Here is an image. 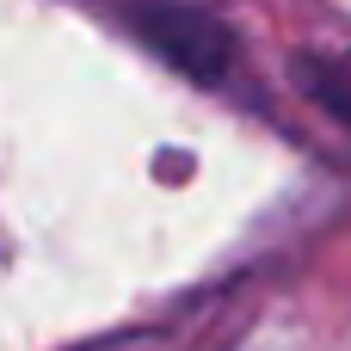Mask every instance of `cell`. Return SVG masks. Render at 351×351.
<instances>
[{"label": "cell", "mask_w": 351, "mask_h": 351, "mask_svg": "<svg viewBox=\"0 0 351 351\" xmlns=\"http://www.w3.org/2000/svg\"><path fill=\"white\" fill-rule=\"evenodd\" d=\"M130 25H136V37H142L154 56H167L179 74H191V80H204V86H222L228 68H234V31H228L216 12H204V6H173V0H160V6H136Z\"/></svg>", "instance_id": "obj_1"}, {"label": "cell", "mask_w": 351, "mask_h": 351, "mask_svg": "<svg viewBox=\"0 0 351 351\" xmlns=\"http://www.w3.org/2000/svg\"><path fill=\"white\" fill-rule=\"evenodd\" d=\"M296 86L333 117V123H346L351 130V62L346 56H296Z\"/></svg>", "instance_id": "obj_2"}]
</instances>
